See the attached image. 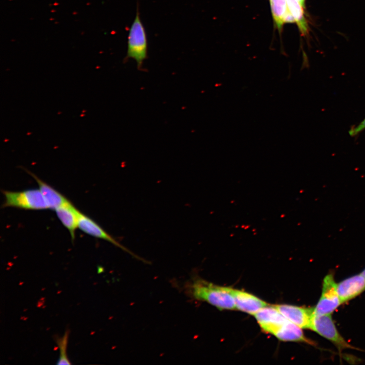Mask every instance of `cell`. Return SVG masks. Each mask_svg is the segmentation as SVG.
Wrapping results in <instances>:
<instances>
[{
    "label": "cell",
    "mask_w": 365,
    "mask_h": 365,
    "mask_svg": "<svg viewBox=\"0 0 365 365\" xmlns=\"http://www.w3.org/2000/svg\"><path fill=\"white\" fill-rule=\"evenodd\" d=\"M341 304L334 275L332 273L328 274L323 279L321 294L314 307V315L331 314Z\"/></svg>",
    "instance_id": "5"
},
{
    "label": "cell",
    "mask_w": 365,
    "mask_h": 365,
    "mask_svg": "<svg viewBox=\"0 0 365 365\" xmlns=\"http://www.w3.org/2000/svg\"><path fill=\"white\" fill-rule=\"evenodd\" d=\"M254 315L262 330L273 335L288 320L274 305L263 307Z\"/></svg>",
    "instance_id": "8"
},
{
    "label": "cell",
    "mask_w": 365,
    "mask_h": 365,
    "mask_svg": "<svg viewBox=\"0 0 365 365\" xmlns=\"http://www.w3.org/2000/svg\"><path fill=\"white\" fill-rule=\"evenodd\" d=\"M186 289L194 299L206 302L219 309H236L233 297L228 287L220 286L198 278L189 282Z\"/></svg>",
    "instance_id": "1"
},
{
    "label": "cell",
    "mask_w": 365,
    "mask_h": 365,
    "mask_svg": "<svg viewBox=\"0 0 365 365\" xmlns=\"http://www.w3.org/2000/svg\"><path fill=\"white\" fill-rule=\"evenodd\" d=\"M311 330L331 341L340 351L354 348L338 332L331 314L321 315L314 314Z\"/></svg>",
    "instance_id": "4"
},
{
    "label": "cell",
    "mask_w": 365,
    "mask_h": 365,
    "mask_svg": "<svg viewBox=\"0 0 365 365\" xmlns=\"http://www.w3.org/2000/svg\"><path fill=\"white\" fill-rule=\"evenodd\" d=\"M36 180L39 189L40 190L48 208L55 210L58 207L66 203L68 200L64 196L52 187L40 179L38 176L29 171H27Z\"/></svg>",
    "instance_id": "12"
},
{
    "label": "cell",
    "mask_w": 365,
    "mask_h": 365,
    "mask_svg": "<svg viewBox=\"0 0 365 365\" xmlns=\"http://www.w3.org/2000/svg\"><path fill=\"white\" fill-rule=\"evenodd\" d=\"M69 331L66 330L62 337H55V341L60 349L59 359L57 363V364H70L69 359L66 353L67 345L68 342Z\"/></svg>",
    "instance_id": "15"
},
{
    "label": "cell",
    "mask_w": 365,
    "mask_h": 365,
    "mask_svg": "<svg viewBox=\"0 0 365 365\" xmlns=\"http://www.w3.org/2000/svg\"><path fill=\"white\" fill-rule=\"evenodd\" d=\"M360 273L365 277V269Z\"/></svg>",
    "instance_id": "18"
},
{
    "label": "cell",
    "mask_w": 365,
    "mask_h": 365,
    "mask_svg": "<svg viewBox=\"0 0 365 365\" xmlns=\"http://www.w3.org/2000/svg\"><path fill=\"white\" fill-rule=\"evenodd\" d=\"M78 228L90 236L111 242L138 260L144 261L120 244L94 220L80 211L78 216Z\"/></svg>",
    "instance_id": "6"
},
{
    "label": "cell",
    "mask_w": 365,
    "mask_h": 365,
    "mask_svg": "<svg viewBox=\"0 0 365 365\" xmlns=\"http://www.w3.org/2000/svg\"><path fill=\"white\" fill-rule=\"evenodd\" d=\"M300 327L287 320L274 334L283 341L305 342L313 345L312 341L307 339Z\"/></svg>",
    "instance_id": "13"
},
{
    "label": "cell",
    "mask_w": 365,
    "mask_h": 365,
    "mask_svg": "<svg viewBox=\"0 0 365 365\" xmlns=\"http://www.w3.org/2000/svg\"><path fill=\"white\" fill-rule=\"evenodd\" d=\"M300 2L301 4L305 6V0H297Z\"/></svg>",
    "instance_id": "17"
},
{
    "label": "cell",
    "mask_w": 365,
    "mask_h": 365,
    "mask_svg": "<svg viewBox=\"0 0 365 365\" xmlns=\"http://www.w3.org/2000/svg\"><path fill=\"white\" fill-rule=\"evenodd\" d=\"M5 200L3 207H12L29 210L48 209L47 203L39 189L22 191H3Z\"/></svg>",
    "instance_id": "3"
},
{
    "label": "cell",
    "mask_w": 365,
    "mask_h": 365,
    "mask_svg": "<svg viewBox=\"0 0 365 365\" xmlns=\"http://www.w3.org/2000/svg\"><path fill=\"white\" fill-rule=\"evenodd\" d=\"M365 129V118L357 126L352 127L349 131L351 136H355Z\"/></svg>",
    "instance_id": "16"
},
{
    "label": "cell",
    "mask_w": 365,
    "mask_h": 365,
    "mask_svg": "<svg viewBox=\"0 0 365 365\" xmlns=\"http://www.w3.org/2000/svg\"><path fill=\"white\" fill-rule=\"evenodd\" d=\"M233 297L236 309L254 315L258 311L268 305L262 300L248 293L228 287Z\"/></svg>",
    "instance_id": "10"
},
{
    "label": "cell",
    "mask_w": 365,
    "mask_h": 365,
    "mask_svg": "<svg viewBox=\"0 0 365 365\" xmlns=\"http://www.w3.org/2000/svg\"><path fill=\"white\" fill-rule=\"evenodd\" d=\"M365 290V277L361 274L337 283V291L342 304L356 297Z\"/></svg>",
    "instance_id": "9"
},
{
    "label": "cell",
    "mask_w": 365,
    "mask_h": 365,
    "mask_svg": "<svg viewBox=\"0 0 365 365\" xmlns=\"http://www.w3.org/2000/svg\"><path fill=\"white\" fill-rule=\"evenodd\" d=\"M148 44L144 26L140 19L138 5L133 22L129 29L127 51L125 60L134 59L138 69H142L143 61L148 57Z\"/></svg>",
    "instance_id": "2"
},
{
    "label": "cell",
    "mask_w": 365,
    "mask_h": 365,
    "mask_svg": "<svg viewBox=\"0 0 365 365\" xmlns=\"http://www.w3.org/2000/svg\"><path fill=\"white\" fill-rule=\"evenodd\" d=\"M269 2L274 21L279 31L284 23L295 22L288 10L286 0H269Z\"/></svg>",
    "instance_id": "14"
},
{
    "label": "cell",
    "mask_w": 365,
    "mask_h": 365,
    "mask_svg": "<svg viewBox=\"0 0 365 365\" xmlns=\"http://www.w3.org/2000/svg\"><path fill=\"white\" fill-rule=\"evenodd\" d=\"M56 215L62 225L69 231L71 240H74L75 231L78 228L79 210L70 201L55 209Z\"/></svg>",
    "instance_id": "11"
},
{
    "label": "cell",
    "mask_w": 365,
    "mask_h": 365,
    "mask_svg": "<svg viewBox=\"0 0 365 365\" xmlns=\"http://www.w3.org/2000/svg\"><path fill=\"white\" fill-rule=\"evenodd\" d=\"M274 306L289 321L302 328L311 330L314 308H304L284 304Z\"/></svg>",
    "instance_id": "7"
}]
</instances>
